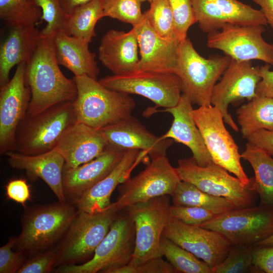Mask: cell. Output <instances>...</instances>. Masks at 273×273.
Returning a JSON list of instances; mask_svg holds the SVG:
<instances>
[{"mask_svg": "<svg viewBox=\"0 0 273 273\" xmlns=\"http://www.w3.org/2000/svg\"><path fill=\"white\" fill-rule=\"evenodd\" d=\"M54 35L40 34L35 51L26 64L25 80L31 92L27 114L36 115L56 104L73 102L77 88L61 71L55 55Z\"/></svg>", "mask_w": 273, "mask_h": 273, "instance_id": "6da1fadb", "label": "cell"}, {"mask_svg": "<svg viewBox=\"0 0 273 273\" xmlns=\"http://www.w3.org/2000/svg\"><path fill=\"white\" fill-rule=\"evenodd\" d=\"M77 213L74 205L68 202L26 207L21 217V231L14 248L27 257L54 248Z\"/></svg>", "mask_w": 273, "mask_h": 273, "instance_id": "7a4b0ae2", "label": "cell"}, {"mask_svg": "<svg viewBox=\"0 0 273 273\" xmlns=\"http://www.w3.org/2000/svg\"><path fill=\"white\" fill-rule=\"evenodd\" d=\"M73 80L77 92L73 101L77 122L100 129L131 115L135 103L129 95L87 76H74Z\"/></svg>", "mask_w": 273, "mask_h": 273, "instance_id": "3957f363", "label": "cell"}, {"mask_svg": "<svg viewBox=\"0 0 273 273\" xmlns=\"http://www.w3.org/2000/svg\"><path fill=\"white\" fill-rule=\"evenodd\" d=\"M120 212L115 202L97 213L78 212L66 233L55 247V267L82 264L90 260Z\"/></svg>", "mask_w": 273, "mask_h": 273, "instance_id": "277c9868", "label": "cell"}, {"mask_svg": "<svg viewBox=\"0 0 273 273\" xmlns=\"http://www.w3.org/2000/svg\"><path fill=\"white\" fill-rule=\"evenodd\" d=\"M76 122L71 101L56 104L34 115L26 114L17 130L15 152L34 155L50 151Z\"/></svg>", "mask_w": 273, "mask_h": 273, "instance_id": "5b68a950", "label": "cell"}, {"mask_svg": "<svg viewBox=\"0 0 273 273\" xmlns=\"http://www.w3.org/2000/svg\"><path fill=\"white\" fill-rule=\"evenodd\" d=\"M231 58L224 55L205 58L188 37L179 45L174 73L179 77L183 94L199 106L211 105L213 88L229 66Z\"/></svg>", "mask_w": 273, "mask_h": 273, "instance_id": "8992f818", "label": "cell"}, {"mask_svg": "<svg viewBox=\"0 0 273 273\" xmlns=\"http://www.w3.org/2000/svg\"><path fill=\"white\" fill-rule=\"evenodd\" d=\"M135 242L134 224L124 208L120 211L90 260L82 264L60 266L54 269V272L111 273L130 263Z\"/></svg>", "mask_w": 273, "mask_h": 273, "instance_id": "52a82bcc", "label": "cell"}, {"mask_svg": "<svg viewBox=\"0 0 273 273\" xmlns=\"http://www.w3.org/2000/svg\"><path fill=\"white\" fill-rule=\"evenodd\" d=\"M170 206L169 195H164L125 208L135 230V248L129 264L136 266L163 256L160 241L171 218Z\"/></svg>", "mask_w": 273, "mask_h": 273, "instance_id": "ba28073f", "label": "cell"}, {"mask_svg": "<svg viewBox=\"0 0 273 273\" xmlns=\"http://www.w3.org/2000/svg\"><path fill=\"white\" fill-rule=\"evenodd\" d=\"M191 115L203 137L213 162L234 174L245 186H249L250 178L241 163L239 148L225 127L219 110L209 105L193 109Z\"/></svg>", "mask_w": 273, "mask_h": 273, "instance_id": "9c48e42d", "label": "cell"}, {"mask_svg": "<svg viewBox=\"0 0 273 273\" xmlns=\"http://www.w3.org/2000/svg\"><path fill=\"white\" fill-rule=\"evenodd\" d=\"M176 171L181 180L190 183L210 195L223 197L237 208L254 206L256 194L249 186L214 162L206 166L199 165L194 158L178 161Z\"/></svg>", "mask_w": 273, "mask_h": 273, "instance_id": "30bf717a", "label": "cell"}, {"mask_svg": "<svg viewBox=\"0 0 273 273\" xmlns=\"http://www.w3.org/2000/svg\"><path fill=\"white\" fill-rule=\"evenodd\" d=\"M200 226L217 232L231 245L254 246L273 235V209L260 204L236 208Z\"/></svg>", "mask_w": 273, "mask_h": 273, "instance_id": "8fae6325", "label": "cell"}, {"mask_svg": "<svg viewBox=\"0 0 273 273\" xmlns=\"http://www.w3.org/2000/svg\"><path fill=\"white\" fill-rule=\"evenodd\" d=\"M166 156L151 158L145 169L118 187L115 203L121 211L130 205L164 195L171 196L181 181Z\"/></svg>", "mask_w": 273, "mask_h": 273, "instance_id": "7c38bea8", "label": "cell"}, {"mask_svg": "<svg viewBox=\"0 0 273 273\" xmlns=\"http://www.w3.org/2000/svg\"><path fill=\"white\" fill-rule=\"evenodd\" d=\"M99 81L109 89L145 97L165 109L176 105L182 93L180 78L172 72L139 71L107 76Z\"/></svg>", "mask_w": 273, "mask_h": 273, "instance_id": "4fadbf2b", "label": "cell"}, {"mask_svg": "<svg viewBox=\"0 0 273 273\" xmlns=\"http://www.w3.org/2000/svg\"><path fill=\"white\" fill-rule=\"evenodd\" d=\"M265 26L226 24L208 33L207 46L220 50L237 61L258 60L273 66V44L266 42L262 35Z\"/></svg>", "mask_w": 273, "mask_h": 273, "instance_id": "5bb4252c", "label": "cell"}, {"mask_svg": "<svg viewBox=\"0 0 273 273\" xmlns=\"http://www.w3.org/2000/svg\"><path fill=\"white\" fill-rule=\"evenodd\" d=\"M259 68L253 66L251 61L231 59L221 80L213 88L211 104L219 110L224 123L236 131L239 128L228 112V106L244 99L249 101L257 96L256 87L261 78Z\"/></svg>", "mask_w": 273, "mask_h": 273, "instance_id": "9a60e30c", "label": "cell"}, {"mask_svg": "<svg viewBox=\"0 0 273 273\" xmlns=\"http://www.w3.org/2000/svg\"><path fill=\"white\" fill-rule=\"evenodd\" d=\"M26 63L17 66L9 82L0 87V154L15 151L17 128L25 117L31 100L26 84Z\"/></svg>", "mask_w": 273, "mask_h": 273, "instance_id": "2e32d148", "label": "cell"}, {"mask_svg": "<svg viewBox=\"0 0 273 273\" xmlns=\"http://www.w3.org/2000/svg\"><path fill=\"white\" fill-rule=\"evenodd\" d=\"M163 235L205 262L212 269L225 258L231 246L215 231L188 225L171 217Z\"/></svg>", "mask_w": 273, "mask_h": 273, "instance_id": "e0dca14e", "label": "cell"}, {"mask_svg": "<svg viewBox=\"0 0 273 273\" xmlns=\"http://www.w3.org/2000/svg\"><path fill=\"white\" fill-rule=\"evenodd\" d=\"M200 29L209 33L226 24L263 25L266 20L260 10L238 0H192Z\"/></svg>", "mask_w": 273, "mask_h": 273, "instance_id": "ac0fdd59", "label": "cell"}, {"mask_svg": "<svg viewBox=\"0 0 273 273\" xmlns=\"http://www.w3.org/2000/svg\"><path fill=\"white\" fill-rule=\"evenodd\" d=\"M109 145L124 151L136 149L151 158L166 156L172 140L157 136L131 115L99 129Z\"/></svg>", "mask_w": 273, "mask_h": 273, "instance_id": "d6986e66", "label": "cell"}, {"mask_svg": "<svg viewBox=\"0 0 273 273\" xmlns=\"http://www.w3.org/2000/svg\"><path fill=\"white\" fill-rule=\"evenodd\" d=\"M125 151L107 145L93 160L74 168H64L63 186L67 202L74 205L86 191L106 177L119 164Z\"/></svg>", "mask_w": 273, "mask_h": 273, "instance_id": "ffe728a7", "label": "cell"}, {"mask_svg": "<svg viewBox=\"0 0 273 273\" xmlns=\"http://www.w3.org/2000/svg\"><path fill=\"white\" fill-rule=\"evenodd\" d=\"M140 49L138 71L174 73L179 41L165 38L150 24L145 13L142 21L132 27Z\"/></svg>", "mask_w": 273, "mask_h": 273, "instance_id": "44dd1931", "label": "cell"}, {"mask_svg": "<svg viewBox=\"0 0 273 273\" xmlns=\"http://www.w3.org/2000/svg\"><path fill=\"white\" fill-rule=\"evenodd\" d=\"M7 161L14 169L24 170L32 180L42 179L56 195L58 201L66 202L63 186V172L65 160L55 149L34 155L23 154L15 151L5 154Z\"/></svg>", "mask_w": 273, "mask_h": 273, "instance_id": "7402d4cb", "label": "cell"}, {"mask_svg": "<svg viewBox=\"0 0 273 273\" xmlns=\"http://www.w3.org/2000/svg\"><path fill=\"white\" fill-rule=\"evenodd\" d=\"M138 48L137 37L133 28L127 32L111 29L101 39L98 58L114 75L131 73L138 71Z\"/></svg>", "mask_w": 273, "mask_h": 273, "instance_id": "603a6c76", "label": "cell"}, {"mask_svg": "<svg viewBox=\"0 0 273 273\" xmlns=\"http://www.w3.org/2000/svg\"><path fill=\"white\" fill-rule=\"evenodd\" d=\"M193 110L191 100L186 95L182 94L176 105L162 110L173 117L169 129L162 137L186 146L192 151L197 163L201 166H206L213 162L191 115Z\"/></svg>", "mask_w": 273, "mask_h": 273, "instance_id": "cb8c5ba5", "label": "cell"}, {"mask_svg": "<svg viewBox=\"0 0 273 273\" xmlns=\"http://www.w3.org/2000/svg\"><path fill=\"white\" fill-rule=\"evenodd\" d=\"M107 146L106 140L99 129L76 122L55 149L64 158V168H71L93 160L101 155Z\"/></svg>", "mask_w": 273, "mask_h": 273, "instance_id": "d4e9b609", "label": "cell"}, {"mask_svg": "<svg viewBox=\"0 0 273 273\" xmlns=\"http://www.w3.org/2000/svg\"><path fill=\"white\" fill-rule=\"evenodd\" d=\"M147 154L139 150H128L117 166L104 178L86 191L74 205L78 212L95 213L111 205L110 198L116 188Z\"/></svg>", "mask_w": 273, "mask_h": 273, "instance_id": "484cf974", "label": "cell"}, {"mask_svg": "<svg viewBox=\"0 0 273 273\" xmlns=\"http://www.w3.org/2000/svg\"><path fill=\"white\" fill-rule=\"evenodd\" d=\"M40 36V31L34 25L11 27L0 48V87L10 80L14 66L30 60Z\"/></svg>", "mask_w": 273, "mask_h": 273, "instance_id": "4316f807", "label": "cell"}, {"mask_svg": "<svg viewBox=\"0 0 273 273\" xmlns=\"http://www.w3.org/2000/svg\"><path fill=\"white\" fill-rule=\"evenodd\" d=\"M88 44L63 30L54 37V50L59 65L69 70L74 76H87L97 80L100 69L96 54L90 51Z\"/></svg>", "mask_w": 273, "mask_h": 273, "instance_id": "83f0119b", "label": "cell"}, {"mask_svg": "<svg viewBox=\"0 0 273 273\" xmlns=\"http://www.w3.org/2000/svg\"><path fill=\"white\" fill-rule=\"evenodd\" d=\"M241 156L253 169L254 176L250 178V184L258 195L260 204L273 209V157L249 142Z\"/></svg>", "mask_w": 273, "mask_h": 273, "instance_id": "f1b7e54d", "label": "cell"}, {"mask_svg": "<svg viewBox=\"0 0 273 273\" xmlns=\"http://www.w3.org/2000/svg\"><path fill=\"white\" fill-rule=\"evenodd\" d=\"M236 114L243 138L259 129L273 130V98L257 96L239 107Z\"/></svg>", "mask_w": 273, "mask_h": 273, "instance_id": "f546056e", "label": "cell"}, {"mask_svg": "<svg viewBox=\"0 0 273 273\" xmlns=\"http://www.w3.org/2000/svg\"><path fill=\"white\" fill-rule=\"evenodd\" d=\"M171 197L174 205L201 207L216 215L237 208L227 199L208 194L183 180L179 183Z\"/></svg>", "mask_w": 273, "mask_h": 273, "instance_id": "4dcf8cb0", "label": "cell"}, {"mask_svg": "<svg viewBox=\"0 0 273 273\" xmlns=\"http://www.w3.org/2000/svg\"><path fill=\"white\" fill-rule=\"evenodd\" d=\"M103 17V0H93L75 9L67 16L63 31L89 43L96 36L97 22Z\"/></svg>", "mask_w": 273, "mask_h": 273, "instance_id": "1f68e13d", "label": "cell"}, {"mask_svg": "<svg viewBox=\"0 0 273 273\" xmlns=\"http://www.w3.org/2000/svg\"><path fill=\"white\" fill-rule=\"evenodd\" d=\"M41 17V9L30 0H0V18L9 27L35 26Z\"/></svg>", "mask_w": 273, "mask_h": 273, "instance_id": "d6a6232c", "label": "cell"}, {"mask_svg": "<svg viewBox=\"0 0 273 273\" xmlns=\"http://www.w3.org/2000/svg\"><path fill=\"white\" fill-rule=\"evenodd\" d=\"M160 245L163 256L177 272L212 273L207 263L163 235Z\"/></svg>", "mask_w": 273, "mask_h": 273, "instance_id": "836d02e7", "label": "cell"}, {"mask_svg": "<svg viewBox=\"0 0 273 273\" xmlns=\"http://www.w3.org/2000/svg\"><path fill=\"white\" fill-rule=\"evenodd\" d=\"M145 14L152 28L161 36L181 42L168 0H153Z\"/></svg>", "mask_w": 273, "mask_h": 273, "instance_id": "e575fe53", "label": "cell"}, {"mask_svg": "<svg viewBox=\"0 0 273 273\" xmlns=\"http://www.w3.org/2000/svg\"><path fill=\"white\" fill-rule=\"evenodd\" d=\"M254 246L231 245L222 262L212 268V273H246L253 271Z\"/></svg>", "mask_w": 273, "mask_h": 273, "instance_id": "d590c367", "label": "cell"}, {"mask_svg": "<svg viewBox=\"0 0 273 273\" xmlns=\"http://www.w3.org/2000/svg\"><path fill=\"white\" fill-rule=\"evenodd\" d=\"M104 17H108L134 26L143 19L139 0H103Z\"/></svg>", "mask_w": 273, "mask_h": 273, "instance_id": "8d00e7d4", "label": "cell"}, {"mask_svg": "<svg viewBox=\"0 0 273 273\" xmlns=\"http://www.w3.org/2000/svg\"><path fill=\"white\" fill-rule=\"evenodd\" d=\"M33 4L39 7L42 12L41 20L47 24L40 31V34L44 36L55 35L63 30L67 19L60 0H30Z\"/></svg>", "mask_w": 273, "mask_h": 273, "instance_id": "74e56055", "label": "cell"}, {"mask_svg": "<svg viewBox=\"0 0 273 273\" xmlns=\"http://www.w3.org/2000/svg\"><path fill=\"white\" fill-rule=\"evenodd\" d=\"M175 28L181 41L187 37L189 28L196 23L192 0H168Z\"/></svg>", "mask_w": 273, "mask_h": 273, "instance_id": "f35d334b", "label": "cell"}, {"mask_svg": "<svg viewBox=\"0 0 273 273\" xmlns=\"http://www.w3.org/2000/svg\"><path fill=\"white\" fill-rule=\"evenodd\" d=\"M170 215L172 218L183 223L199 226L217 215L201 207L174 205L170 206Z\"/></svg>", "mask_w": 273, "mask_h": 273, "instance_id": "ab89813d", "label": "cell"}, {"mask_svg": "<svg viewBox=\"0 0 273 273\" xmlns=\"http://www.w3.org/2000/svg\"><path fill=\"white\" fill-rule=\"evenodd\" d=\"M16 237L9 238L7 244L0 248V273H17L27 256L22 251H13Z\"/></svg>", "mask_w": 273, "mask_h": 273, "instance_id": "60d3db41", "label": "cell"}, {"mask_svg": "<svg viewBox=\"0 0 273 273\" xmlns=\"http://www.w3.org/2000/svg\"><path fill=\"white\" fill-rule=\"evenodd\" d=\"M55 248L28 257L17 273H49L55 267Z\"/></svg>", "mask_w": 273, "mask_h": 273, "instance_id": "b9f144b4", "label": "cell"}, {"mask_svg": "<svg viewBox=\"0 0 273 273\" xmlns=\"http://www.w3.org/2000/svg\"><path fill=\"white\" fill-rule=\"evenodd\" d=\"M174 268L162 257L151 259L140 265L133 266L128 264L114 269L111 273H175Z\"/></svg>", "mask_w": 273, "mask_h": 273, "instance_id": "7bdbcfd3", "label": "cell"}, {"mask_svg": "<svg viewBox=\"0 0 273 273\" xmlns=\"http://www.w3.org/2000/svg\"><path fill=\"white\" fill-rule=\"evenodd\" d=\"M253 272L273 273V246H254Z\"/></svg>", "mask_w": 273, "mask_h": 273, "instance_id": "ee69618b", "label": "cell"}, {"mask_svg": "<svg viewBox=\"0 0 273 273\" xmlns=\"http://www.w3.org/2000/svg\"><path fill=\"white\" fill-rule=\"evenodd\" d=\"M7 198L26 208V202L31 199L30 187L23 178L14 179L10 180L6 186Z\"/></svg>", "mask_w": 273, "mask_h": 273, "instance_id": "f6af8a7d", "label": "cell"}, {"mask_svg": "<svg viewBox=\"0 0 273 273\" xmlns=\"http://www.w3.org/2000/svg\"><path fill=\"white\" fill-rule=\"evenodd\" d=\"M248 142L261 149L273 157V130H258L249 135Z\"/></svg>", "mask_w": 273, "mask_h": 273, "instance_id": "bcb514c9", "label": "cell"}, {"mask_svg": "<svg viewBox=\"0 0 273 273\" xmlns=\"http://www.w3.org/2000/svg\"><path fill=\"white\" fill-rule=\"evenodd\" d=\"M270 66L266 64L259 68L261 78L256 87L257 96L273 98V71L270 70Z\"/></svg>", "mask_w": 273, "mask_h": 273, "instance_id": "7dc6e473", "label": "cell"}, {"mask_svg": "<svg viewBox=\"0 0 273 273\" xmlns=\"http://www.w3.org/2000/svg\"><path fill=\"white\" fill-rule=\"evenodd\" d=\"M260 7L267 24L273 29V0H251Z\"/></svg>", "mask_w": 273, "mask_h": 273, "instance_id": "c3c4849f", "label": "cell"}, {"mask_svg": "<svg viewBox=\"0 0 273 273\" xmlns=\"http://www.w3.org/2000/svg\"><path fill=\"white\" fill-rule=\"evenodd\" d=\"M62 8L67 15L77 7L87 4L93 0H60Z\"/></svg>", "mask_w": 273, "mask_h": 273, "instance_id": "681fc988", "label": "cell"}, {"mask_svg": "<svg viewBox=\"0 0 273 273\" xmlns=\"http://www.w3.org/2000/svg\"><path fill=\"white\" fill-rule=\"evenodd\" d=\"M254 246H273V235L257 243Z\"/></svg>", "mask_w": 273, "mask_h": 273, "instance_id": "f907efd6", "label": "cell"}, {"mask_svg": "<svg viewBox=\"0 0 273 273\" xmlns=\"http://www.w3.org/2000/svg\"><path fill=\"white\" fill-rule=\"evenodd\" d=\"M139 1L141 2V3L147 1L150 3L153 0H139Z\"/></svg>", "mask_w": 273, "mask_h": 273, "instance_id": "816d5d0a", "label": "cell"}]
</instances>
